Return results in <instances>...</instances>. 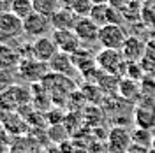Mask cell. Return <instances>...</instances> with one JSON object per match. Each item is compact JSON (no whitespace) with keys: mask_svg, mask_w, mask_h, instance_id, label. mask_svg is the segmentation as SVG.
I'll return each mask as SVG.
<instances>
[{"mask_svg":"<svg viewBox=\"0 0 155 153\" xmlns=\"http://www.w3.org/2000/svg\"><path fill=\"white\" fill-rule=\"evenodd\" d=\"M95 60H97L99 69L102 72L116 76V77H120V79L125 77L129 62L125 60L122 49H101L95 55Z\"/></svg>","mask_w":155,"mask_h":153,"instance_id":"cell-1","label":"cell"},{"mask_svg":"<svg viewBox=\"0 0 155 153\" xmlns=\"http://www.w3.org/2000/svg\"><path fill=\"white\" fill-rule=\"evenodd\" d=\"M32 100V93L28 88L21 85H12L0 95V111L4 113H16L21 106H27Z\"/></svg>","mask_w":155,"mask_h":153,"instance_id":"cell-2","label":"cell"},{"mask_svg":"<svg viewBox=\"0 0 155 153\" xmlns=\"http://www.w3.org/2000/svg\"><path fill=\"white\" fill-rule=\"evenodd\" d=\"M127 39L129 34L122 25H106L99 32V44L102 49H124Z\"/></svg>","mask_w":155,"mask_h":153,"instance_id":"cell-3","label":"cell"},{"mask_svg":"<svg viewBox=\"0 0 155 153\" xmlns=\"http://www.w3.org/2000/svg\"><path fill=\"white\" fill-rule=\"evenodd\" d=\"M48 72H49L48 63L39 62L35 58H23L18 65V70H16V74L21 79L28 81V83H41Z\"/></svg>","mask_w":155,"mask_h":153,"instance_id":"cell-4","label":"cell"},{"mask_svg":"<svg viewBox=\"0 0 155 153\" xmlns=\"http://www.w3.org/2000/svg\"><path fill=\"white\" fill-rule=\"evenodd\" d=\"M134 122L139 129L153 130L155 129V99L143 97L134 107Z\"/></svg>","mask_w":155,"mask_h":153,"instance_id":"cell-5","label":"cell"},{"mask_svg":"<svg viewBox=\"0 0 155 153\" xmlns=\"http://www.w3.org/2000/svg\"><path fill=\"white\" fill-rule=\"evenodd\" d=\"M49 30H53L49 18L42 16V14H39V12L30 14L28 18L23 21V34H25L27 37H32L34 41L39 39V37L48 35Z\"/></svg>","mask_w":155,"mask_h":153,"instance_id":"cell-6","label":"cell"},{"mask_svg":"<svg viewBox=\"0 0 155 153\" xmlns=\"http://www.w3.org/2000/svg\"><path fill=\"white\" fill-rule=\"evenodd\" d=\"M132 146V135L125 127L116 125L107 134V148L111 153H129Z\"/></svg>","mask_w":155,"mask_h":153,"instance_id":"cell-7","label":"cell"},{"mask_svg":"<svg viewBox=\"0 0 155 153\" xmlns=\"http://www.w3.org/2000/svg\"><path fill=\"white\" fill-rule=\"evenodd\" d=\"M51 39L55 41L58 51H64L69 55H74L79 48H83L74 30H51Z\"/></svg>","mask_w":155,"mask_h":153,"instance_id":"cell-8","label":"cell"},{"mask_svg":"<svg viewBox=\"0 0 155 153\" xmlns=\"http://www.w3.org/2000/svg\"><path fill=\"white\" fill-rule=\"evenodd\" d=\"M74 32L79 37L81 44L83 46H92L99 42V32H101V27L97 25L95 21H92L90 18H79L74 27Z\"/></svg>","mask_w":155,"mask_h":153,"instance_id":"cell-9","label":"cell"},{"mask_svg":"<svg viewBox=\"0 0 155 153\" xmlns=\"http://www.w3.org/2000/svg\"><path fill=\"white\" fill-rule=\"evenodd\" d=\"M58 53V48L55 44V41L48 35L44 37H39L32 42V57L39 60V62H44V63H49V60Z\"/></svg>","mask_w":155,"mask_h":153,"instance_id":"cell-10","label":"cell"},{"mask_svg":"<svg viewBox=\"0 0 155 153\" xmlns=\"http://www.w3.org/2000/svg\"><path fill=\"white\" fill-rule=\"evenodd\" d=\"M48 67H49V72H55V74L67 76V77H72L78 72L76 67H74V62H72V55L64 53V51H58L57 55L49 60Z\"/></svg>","mask_w":155,"mask_h":153,"instance_id":"cell-11","label":"cell"},{"mask_svg":"<svg viewBox=\"0 0 155 153\" xmlns=\"http://www.w3.org/2000/svg\"><path fill=\"white\" fill-rule=\"evenodd\" d=\"M0 125L11 135H21L28 130V123L18 113H4V111H0Z\"/></svg>","mask_w":155,"mask_h":153,"instance_id":"cell-12","label":"cell"},{"mask_svg":"<svg viewBox=\"0 0 155 153\" xmlns=\"http://www.w3.org/2000/svg\"><path fill=\"white\" fill-rule=\"evenodd\" d=\"M78 19L79 18L71 11V7H69V5H64L62 9L57 11V12L49 18V21H51L53 30H74Z\"/></svg>","mask_w":155,"mask_h":153,"instance_id":"cell-13","label":"cell"},{"mask_svg":"<svg viewBox=\"0 0 155 153\" xmlns=\"http://www.w3.org/2000/svg\"><path fill=\"white\" fill-rule=\"evenodd\" d=\"M122 53H124L127 62H141L146 55L145 41H141L137 35H129L125 46L122 49Z\"/></svg>","mask_w":155,"mask_h":153,"instance_id":"cell-14","label":"cell"},{"mask_svg":"<svg viewBox=\"0 0 155 153\" xmlns=\"http://www.w3.org/2000/svg\"><path fill=\"white\" fill-rule=\"evenodd\" d=\"M0 30L9 41H12L23 34V21L18 16H14L12 12L0 14Z\"/></svg>","mask_w":155,"mask_h":153,"instance_id":"cell-15","label":"cell"},{"mask_svg":"<svg viewBox=\"0 0 155 153\" xmlns=\"http://www.w3.org/2000/svg\"><path fill=\"white\" fill-rule=\"evenodd\" d=\"M118 95L127 102L137 104L143 99V92H141V86L137 85V81H132L129 77H122L120 86H118Z\"/></svg>","mask_w":155,"mask_h":153,"instance_id":"cell-16","label":"cell"},{"mask_svg":"<svg viewBox=\"0 0 155 153\" xmlns=\"http://www.w3.org/2000/svg\"><path fill=\"white\" fill-rule=\"evenodd\" d=\"M21 62V55L16 48L9 44H0V69L2 70H18V65Z\"/></svg>","mask_w":155,"mask_h":153,"instance_id":"cell-17","label":"cell"},{"mask_svg":"<svg viewBox=\"0 0 155 153\" xmlns=\"http://www.w3.org/2000/svg\"><path fill=\"white\" fill-rule=\"evenodd\" d=\"M95 85L101 88V92L104 95H116L118 93V86H120V77L106 74V72L101 70L95 79Z\"/></svg>","mask_w":155,"mask_h":153,"instance_id":"cell-18","label":"cell"},{"mask_svg":"<svg viewBox=\"0 0 155 153\" xmlns=\"http://www.w3.org/2000/svg\"><path fill=\"white\" fill-rule=\"evenodd\" d=\"M32 2H34V11L46 18H51L57 11L64 7L62 0H32Z\"/></svg>","mask_w":155,"mask_h":153,"instance_id":"cell-19","label":"cell"},{"mask_svg":"<svg viewBox=\"0 0 155 153\" xmlns=\"http://www.w3.org/2000/svg\"><path fill=\"white\" fill-rule=\"evenodd\" d=\"M11 12L14 16H18L21 21H25L30 14L35 12L34 11V2L32 0H14L12 5H11Z\"/></svg>","mask_w":155,"mask_h":153,"instance_id":"cell-20","label":"cell"},{"mask_svg":"<svg viewBox=\"0 0 155 153\" xmlns=\"http://www.w3.org/2000/svg\"><path fill=\"white\" fill-rule=\"evenodd\" d=\"M94 5V0H69V7L78 18H90Z\"/></svg>","mask_w":155,"mask_h":153,"instance_id":"cell-21","label":"cell"},{"mask_svg":"<svg viewBox=\"0 0 155 153\" xmlns=\"http://www.w3.org/2000/svg\"><path fill=\"white\" fill-rule=\"evenodd\" d=\"M132 135V144H137V146H143V148H152V143H153V135L152 130H146V129H136L134 132H130Z\"/></svg>","mask_w":155,"mask_h":153,"instance_id":"cell-22","label":"cell"},{"mask_svg":"<svg viewBox=\"0 0 155 153\" xmlns=\"http://www.w3.org/2000/svg\"><path fill=\"white\" fill-rule=\"evenodd\" d=\"M12 85H14V74L11 70H2L0 69V95L4 92H7Z\"/></svg>","mask_w":155,"mask_h":153,"instance_id":"cell-23","label":"cell"},{"mask_svg":"<svg viewBox=\"0 0 155 153\" xmlns=\"http://www.w3.org/2000/svg\"><path fill=\"white\" fill-rule=\"evenodd\" d=\"M14 0H0V14H5L11 12V5H12Z\"/></svg>","mask_w":155,"mask_h":153,"instance_id":"cell-24","label":"cell"},{"mask_svg":"<svg viewBox=\"0 0 155 153\" xmlns=\"http://www.w3.org/2000/svg\"><path fill=\"white\" fill-rule=\"evenodd\" d=\"M148 150H150V148H143V146L132 144V146H130V150H129V153H148Z\"/></svg>","mask_w":155,"mask_h":153,"instance_id":"cell-25","label":"cell"},{"mask_svg":"<svg viewBox=\"0 0 155 153\" xmlns=\"http://www.w3.org/2000/svg\"><path fill=\"white\" fill-rule=\"evenodd\" d=\"M0 153H7V148H5V144L0 141Z\"/></svg>","mask_w":155,"mask_h":153,"instance_id":"cell-26","label":"cell"},{"mask_svg":"<svg viewBox=\"0 0 155 153\" xmlns=\"http://www.w3.org/2000/svg\"><path fill=\"white\" fill-rule=\"evenodd\" d=\"M152 150H155V135H153V143H152Z\"/></svg>","mask_w":155,"mask_h":153,"instance_id":"cell-27","label":"cell"},{"mask_svg":"<svg viewBox=\"0 0 155 153\" xmlns=\"http://www.w3.org/2000/svg\"><path fill=\"white\" fill-rule=\"evenodd\" d=\"M0 129H2V125H0Z\"/></svg>","mask_w":155,"mask_h":153,"instance_id":"cell-28","label":"cell"}]
</instances>
